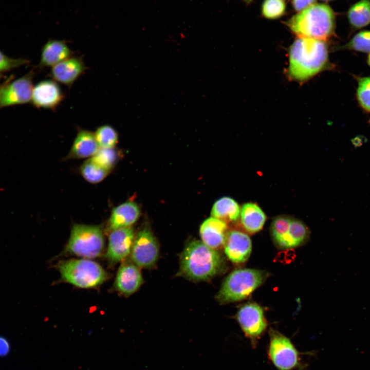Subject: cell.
Returning a JSON list of instances; mask_svg holds the SVG:
<instances>
[{"label":"cell","instance_id":"obj_13","mask_svg":"<svg viewBox=\"0 0 370 370\" xmlns=\"http://www.w3.org/2000/svg\"><path fill=\"white\" fill-rule=\"evenodd\" d=\"M224 252L233 263H244L250 256L252 243L249 236L237 230L228 231L224 244Z\"/></svg>","mask_w":370,"mask_h":370},{"label":"cell","instance_id":"obj_25","mask_svg":"<svg viewBox=\"0 0 370 370\" xmlns=\"http://www.w3.org/2000/svg\"><path fill=\"white\" fill-rule=\"evenodd\" d=\"M94 134L100 147L113 148L117 143L118 133L109 125L105 124L99 126Z\"/></svg>","mask_w":370,"mask_h":370},{"label":"cell","instance_id":"obj_26","mask_svg":"<svg viewBox=\"0 0 370 370\" xmlns=\"http://www.w3.org/2000/svg\"><path fill=\"white\" fill-rule=\"evenodd\" d=\"M340 49L352 50L365 53L370 52V30H363L356 34Z\"/></svg>","mask_w":370,"mask_h":370},{"label":"cell","instance_id":"obj_3","mask_svg":"<svg viewBox=\"0 0 370 370\" xmlns=\"http://www.w3.org/2000/svg\"><path fill=\"white\" fill-rule=\"evenodd\" d=\"M224 262L220 254L202 241L190 243L183 250L180 269L186 277L196 281H205L221 271Z\"/></svg>","mask_w":370,"mask_h":370},{"label":"cell","instance_id":"obj_36","mask_svg":"<svg viewBox=\"0 0 370 370\" xmlns=\"http://www.w3.org/2000/svg\"><path fill=\"white\" fill-rule=\"evenodd\" d=\"M3 76L0 73V79L2 78Z\"/></svg>","mask_w":370,"mask_h":370},{"label":"cell","instance_id":"obj_5","mask_svg":"<svg viewBox=\"0 0 370 370\" xmlns=\"http://www.w3.org/2000/svg\"><path fill=\"white\" fill-rule=\"evenodd\" d=\"M57 268L63 281L81 288L96 287L108 276L101 266L88 258L60 261Z\"/></svg>","mask_w":370,"mask_h":370},{"label":"cell","instance_id":"obj_16","mask_svg":"<svg viewBox=\"0 0 370 370\" xmlns=\"http://www.w3.org/2000/svg\"><path fill=\"white\" fill-rule=\"evenodd\" d=\"M73 54V51L65 41L50 39L42 48L38 67L40 68L53 67Z\"/></svg>","mask_w":370,"mask_h":370},{"label":"cell","instance_id":"obj_1","mask_svg":"<svg viewBox=\"0 0 370 370\" xmlns=\"http://www.w3.org/2000/svg\"><path fill=\"white\" fill-rule=\"evenodd\" d=\"M325 41L298 38L288 51L287 78L303 83L323 70L332 67Z\"/></svg>","mask_w":370,"mask_h":370},{"label":"cell","instance_id":"obj_29","mask_svg":"<svg viewBox=\"0 0 370 370\" xmlns=\"http://www.w3.org/2000/svg\"><path fill=\"white\" fill-rule=\"evenodd\" d=\"M291 219V218L282 215L275 217L272 221L271 226V235L278 246L287 233Z\"/></svg>","mask_w":370,"mask_h":370},{"label":"cell","instance_id":"obj_28","mask_svg":"<svg viewBox=\"0 0 370 370\" xmlns=\"http://www.w3.org/2000/svg\"><path fill=\"white\" fill-rule=\"evenodd\" d=\"M118 152L114 147H100L91 159L103 168L110 171L118 160Z\"/></svg>","mask_w":370,"mask_h":370},{"label":"cell","instance_id":"obj_20","mask_svg":"<svg viewBox=\"0 0 370 370\" xmlns=\"http://www.w3.org/2000/svg\"><path fill=\"white\" fill-rule=\"evenodd\" d=\"M240 214L244 228L252 234L260 231L266 219V216L262 210L256 204L252 202L244 204Z\"/></svg>","mask_w":370,"mask_h":370},{"label":"cell","instance_id":"obj_8","mask_svg":"<svg viewBox=\"0 0 370 370\" xmlns=\"http://www.w3.org/2000/svg\"><path fill=\"white\" fill-rule=\"evenodd\" d=\"M34 74L31 70L12 81L9 79L0 86V109L31 102Z\"/></svg>","mask_w":370,"mask_h":370},{"label":"cell","instance_id":"obj_12","mask_svg":"<svg viewBox=\"0 0 370 370\" xmlns=\"http://www.w3.org/2000/svg\"><path fill=\"white\" fill-rule=\"evenodd\" d=\"M134 238V231L130 227L112 230L106 252L108 260L116 263L125 258L131 253Z\"/></svg>","mask_w":370,"mask_h":370},{"label":"cell","instance_id":"obj_37","mask_svg":"<svg viewBox=\"0 0 370 370\" xmlns=\"http://www.w3.org/2000/svg\"><path fill=\"white\" fill-rule=\"evenodd\" d=\"M323 1H331V0H323Z\"/></svg>","mask_w":370,"mask_h":370},{"label":"cell","instance_id":"obj_6","mask_svg":"<svg viewBox=\"0 0 370 370\" xmlns=\"http://www.w3.org/2000/svg\"><path fill=\"white\" fill-rule=\"evenodd\" d=\"M104 247V235L99 227L76 224L71 229L65 251L89 259L101 255Z\"/></svg>","mask_w":370,"mask_h":370},{"label":"cell","instance_id":"obj_22","mask_svg":"<svg viewBox=\"0 0 370 370\" xmlns=\"http://www.w3.org/2000/svg\"><path fill=\"white\" fill-rule=\"evenodd\" d=\"M240 212L239 207L234 199L224 197L215 202L212 209L211 215L225 222L235 221L238 219Z\"/></svg>","mask_w":370,"mask_h":370},{"label":"cell","instance_id":"obj_19","mask_svg":"<svg viewBox=\"0 0 370 370\" xmlns=\"http://www.w3.org/2000/svg\"><path fill=\"white\" fill-rule=\"evenodd\" d=\"M99 149L95 134L88 130H80L76 135L68 156L72 158L92 157Z\"/></svg>","mask_w":370,"mask_h":370},{"label":"cell","instance_id":"obj_23","mask_svg":"<svg viewBox=\"0 0 370 370\" xmlns=\"http://www.w3.org/2000/svg\"><path fill=\"white\" fill-rule=\"evenodd\" d=\"M308 235V230L303 223L291 218L288 232L278 246L283 249L298 247L304 243Z\"/></svg>","mask_w":370,"mask_h":370},{"label":"cell","instance_id":"obj_27","mask_svg":"<svg viewBox=\"0 0 370 370\" xmlns=\"http://www.w3.org/2000/svg\"><path fill=\"white\" fill-rule=\"evenodd\" d=\"M357 80V98L362 108L366 112H370V76H355Z\"/></svg>","mask_w":370,"mask_h":370},{"label":"cell","instance_id":"obj_33","mask_svg":"<svg viewBox=\"0 0 370 370\" xmlns=\"http://www.w3.org/2000/svg\"><path fill=\"white\" fill-rule=\"evenodd\" d=\"M10 345L7 338L0 336V357L7 356L10 352Z\"/></svg>","mask_w":370,"mask_h":370},{"label":"cell","instance_id":"obj_34","mask_svg":"<svg viewBox=\"0 0 370 370\" xmlns=\"http://www.w3.org/2000/svg\"><path fill=\"white\" fill-rule=\"evenodd\" d=\"M367 63H368V64L369 65V66H370V52L367 57Z\"/></svg>","mask_w":370,"mask_h":370},{"label":"cell","instance_id":"obj_7","mask_svg":"<svg viewBox=\"0 0 370 370\" xmlns=\"http://www.w3.org/2000/svg\"><path fill=\"white\" fill-rule=\"evenodd\" d=\"M267 349L269 360L277 370H304L305 365L300 352L291 340L277 330L269 331Z\"/></svg>","mask_w":370,"mask_h":370},{"label":"cell","instance_id":"obj_11","mask_svg":"<svg viewBox=\"0 0 370 370\" xmlns=\"http://www.w3.org/2000/svg\"><path fill=\"white\" fill-rule=\"evenodd\" d=\"M64 98L65 95L57 82L44 80L33 86L31 102L36 108L54 110Z\"/></svg>","mask_w":370,"mask_h":370},{"label":"cell","instance_id":"obj_14","mask_svg":"<svg viewBox=\"0 0 370 370\" xmlns=\"http://www.w3.org/2000/svg\"><path fill=\"white\" fill-rule=\"evenodd\" d=\"M87 67L81 57H70L52 67L49 76L55 82L70 87Z\"/></svg>","mask_w":370,"mask_h":370},{"label":"cell","instance_id":"obj_30","mask_svg":"<svg viewBox=\"0 0 370 370\" xmlns=\"http://www.w3.org/2000/svg\"><path fill=\"white\" fill-rule=\"evenodd\" d=\"M285 10L283 0H265L262 5V14L264 17L274 19L282 16Z\"/></svg>","mask_w":370,"mask_h":370},{"label":"cell","instance_id":"obj_18","mask_svg":"<svg viewBox=\"0 0 370 370\" xmlns=\"http://www.w3.org/2000/svg\"><path fill=\"white\" fill-rule=\"evenodd\" d=\"M140 209L133 201L125 202L114 208L108 221L110 230L129 227L139 218Z\"/></svg>","mask_w":370,"mask_h":370},{"label":"cell","instance_id":"obj_9","mask_svg":"<svg viewBox=\"0 0 370 370\" xmlns=\"http://www.w3.org/2000/svg\"><path fill=\"white\" fill-rule=\"evenodd\" d=\"M237 319L252 347L255 348L267 327L262 308L255 303H247L239 309Z\"/></svg>","mask_w":370,"mask_h":370},{"label":"cell","instance_id":"obj_15","mask_svg":"<svg viewBox=\"0 0 370 370\" xmlns=\"http://www.w3.org/2000/svg\"><path fill=\"white\" fill-rule=\"evenodd\" d=\"M143 283L138 267L135 264L124 263L118 270L115 286L120 293L130 295L138 290Z\"/></svg>","mask_w":370,"mask_h":370},{"label":"cell","instance_id":"obj_2","mask_svg":"<svg viewBox=\"0 0 370 370\" xmlns=\"http://www.w3.org/2000/svg\"><path fill=\"white\" fill-rule=\"evenodd\" d=\"M285 23L298 38L325 41L335 33V15L329 6L314 4Z\"/></svg>","mask_w":370,"mask_h":370},{"label":"cell","instance_id":"obj_10","mask_svg":"<svg viewBox=\"0 0 370 370\" xmlns=\"http://www.w3.org/2000/svg\"><path fill=\"white\" fill-rule=\"evenodd\" d=\"M159 253L158 243L148 229L139 231L134 238L132 250L131 258L138 267L148 268L157 262Z\"/></svg>","mask_w":370,"mask_h":370},{"label":"cell","instance_id":"obj_17","mask_svg":"<svg viewBox=\"0 0 370 370\" xmlns=\"http://www.w3.org/2000/svg\"><path fill=\"white\" fill-rule=\"evenodd\" d=\"M227 230V225L225 221L212 217L203 222L199 231L202 242L217 250L224 246L228 232Z\"/></svg>","mask_w":370,"mask_h":370},{"label":"cell","instance_id":"obj_24","mask_svg":"<svg viewBox=\"0 0 370 370\" xmlns=\"http://www.w3.org/2000/svg\"><path fill=\"white\" fill-rule=\"evenodd\" d=\"M80 170L83 177L92 183H98L103 180L110 172L96 163L91 158L83 164Z\"/></svg>","mask_w":370,"mask_h":370},{"label":"cell","instance_id":"obj_35","mask_svg":"<svg viewBox=\"0 0 370 370\" xmlns=\"http://www.w3.org/2000/svg\"><path fill=\"white\" fill-rule=\"evenodd\" d=\"M243 1L247 3H250L252 0H243Z\"/></svg>","mask_w":370,"mask_h":370},{"label":"cell","instance_id":"obj_4","mask_svg":"<svg viewBox=\"0 0 370 370\" xmlns=\"http://www.w3.org/2000/svg\"><path fill=\"white\" fill-rule=\"evenodd\" d=\"M268 276L267 272L258 269L235 270L224 281L216 299L223 304L242 301L262 285Z\"/></svg>","mask_w":370,"mask_h":370},{"label":"cell","instance_id":"obj_32","mask_svg":"<svg viewBox=\"0 0 370 370\" xmlns=\"http://www.w3.org/2000/svg\"><path fill=\"white\" fill-rule=\"evenodd\" d=\"M316 2V0H292V5L297 11L301 12L314 5Z\"/></svg>","mask_w":370,"mask_h":370},{"label":"cell","instance_id":"obj_31","mask_svg":"<svg viewBox=\"0 0 370 370\" xmlns=\"http://www.w3.org/2000/svg\"><path fill=\"white\" fill-rule=\"evenodd\" d=\"M29 63L24 58L14 59L8 57L0 50V73L9 71Z\"/></svg>","mask_w":370,"mask_h":370},{"label":"cell","instance_id":"obj_21","mask_svg":"<svg viewBox=\"0 0 370 370\" xmlns=\"http://www.w3.org/2000/svg\"><path fill=\"white\" fill-rule=\"evenodd\" d=\"M347 16L353 31L370 25V0H360L351 5Z\"/></svg>","mask_w":370,"mask_h":370},{"label":"cell","instance_id":"obj_38","mask_svg":"<svg viewBox=\"0 0 370 370\" xmlns=\"http://www.w3.org/2000/svg\"><path fill=\"white\" fill-rule=\"evenodd\" d=\"M369 123H370V120H369Z\"/></svg>","mask_w":370,"mask_h":370}]
</instances>
